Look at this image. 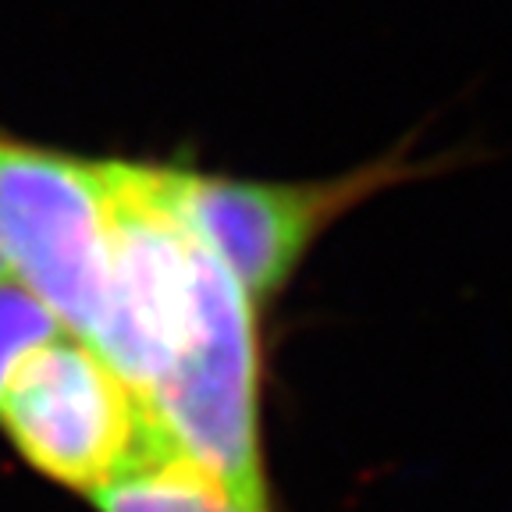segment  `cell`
Segmentation results:
<instances>
[{
  "instance_id": "ba28073f",
  "label": "cell",
  "mask_w": 512,
  "mask_h": 512,
  "mask_svg": "<svg viewBox=\"0 0 512 512\" xmlns=\"http://www.w3.org/2000/svg\"><path fill=\"white\" fill-rule=\"evenodd\" d=\"M0 278H8V274H4V267H0Z\"/></svg>"
},
{
  "instance_id": "7a4b0ae2",
  "label": "cell",
  "mask_w": 512,
  "mask_h": 512,
  "mask_svg": "<svg viewBox=\"0 0 512 512\" xmlns=\"http://www.w3.org/2000/svg\"><path fill=\"white\" fill-rule=\"evenodd\" d=\"M196 242V239H192ZM178 456L256 509H271L260 456V363L253 299L196 242V317L171 370L146 395Z\"/></svg>"
},
{
  "instance_id": "52a82bcc",
  "label": "cell",
  "mask_w": 512,
  "mask_h": 512,
  "mask_svg": "<svg viewBox=\"0 0 512 512\" xmlns=\"http://www.w3.org/2000/svg\"><path fill=\"white\" fill-rule=\"evenodd\" d=\"M54 335H61V324L50 317L47 306L11 278H0V388L32 349Z\"/></svg>"
},
{
  "instance_id": "3957f363",
  "label": "cell",
  "mask_w": 512,
  "mask_h": 512,
  "mask_svg": "<svg viewBox=\"0 0 512 512\" xmlns=\"http://www.w3.org/2000/svg\"><path fill=\"white\" fill-rule=\"evenodd\" d=\"M107 203V317L93 349L139 395L168 374L196 317V242L168 200V168L100 164Z\"/></svg>"
},
{
  "instance_id": "6da1fadb",
  "label": "cell",
  "mask_w": 512,
  "mask_h": 512,
  "mask_svg": "<svg viewBox=\"0 0 512 512\" xmlns=\"http://www.w3.org/2000/svg\"><path fill=\"white\" fill-rule=\"evenodd\" d=\"M0 431L32 470L89 498L178 456L143 395L93 345L64 331L11 370L0 388Z\"/></svg>"
},
{
  "instance_id": "277c9868",
  "label": "cell",
  "mask_w": 512,
  "mask_h": 512,
  "mask_svg": "<svg viewBox=\"0 0 512 512\" xmlns=\"http://www.w3.org/2000/svg\"><path fill=\"white\" fill-rule=\"evenodd\" d=\"M107 203L100 164L0 139V267L93 345L107 317Z\"/></svg>"
},
{
  "instance_id": "5b68a950",
  "label": "cell",
  "mask_w": 512,
  "mask_h": 512,
  "mask_svg": "<svg viewBox=\"0 0 512 512\" xmlns=\"http://www.w3.org/2000/svg\"><path fill=\"white\" fill-rule=\"evenodd\" d=\"M392 178L395 171L370 168L335 182L271 185L168 168V200L192 239L221 260L242 292L267 299L292 278L324 224Z\"/></svg>"
},
{
  "instance_id": "8992f818",
  "label": "cell",
  "mask_w": 512,
  "mask_h": 512,
  "mask_svg": "<svg viewBox=\"0 0 512 512\" xmlns=\"http://www.w3.org/2000/svg\"><path fill=\"white\" fill-rule=\"evenodd\" d=\"M93 505L100 512H271L242 502L221 480L182 456H164L128 473L111 488L96 491Z\"/></svg>"
}]
</instances>
